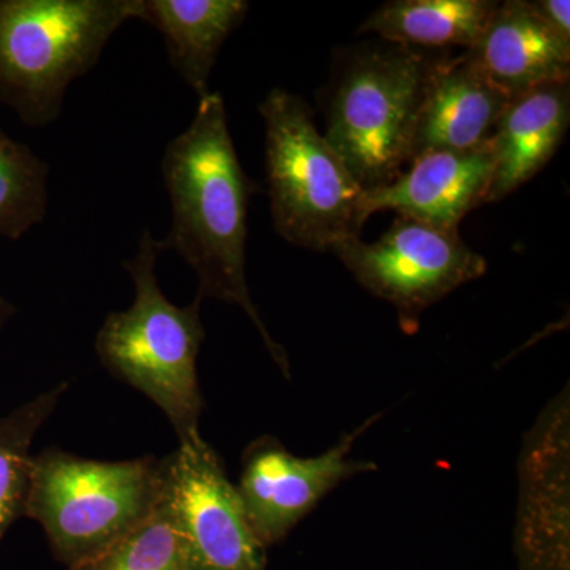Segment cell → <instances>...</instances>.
I'll return each mask as SVG.
<instances>
[{
	"label": "cell",
	"mask_w": 570,
	"mask_h": 570,
	"mask_svg": "<svg viewBox=\"0 0 570 570\" xmlns=\"http://www.w3.org/2000/svg\"><path fill=\"white\" fill-rule=\"evenodd\" d=\"M165 187L171 227L160 250L178 254L198 279L197 296L242 307L285 377V348L266 328L246 279L247 208L254 184L247 178L228 129L223 94L198 99L193 122L165 148Z\"/></svg>",
	"instance_id": "obj_1"
},
{
	"label": "cell",
	"mask_w": 570,
	"mask_h": 570,
	"mask_svg": "<svg viewBox=\"0 0 570 570\" xmlns=\"http://www.w3.org/2000/svg\"><path fill=\"white\" fill-rule=\"evenodd\" d=\"M159 239L145 228L137 254L124 261L135 285L132 306L108 314L96 337V352L105 370L151 400L178 434L179 444L202 436L198 430L204 396L198 382V354L205 341L195 296L176 306L157 279Z\"/></svg>",
	"instance_id": "obj_2"
},
{
	"label": "cell",
	"mask_w": 570,
	"mask_h": 570,
	"mask_svg": "<svg viewBox=\"0 0 570 570\" xmlns=\"http://www.w3.org/2000/svg\"><path fill=\"white\" fill-rule=\"evenodd\" d=\"M168 479L170 455L99 461L48 448L32 455L24 517L43 528L56 560L70 569L151 519Z\"/></svg>",
	"instance_id": "obj_3"
},
{
	"label": "cell",
	"mask_w": 570,
	"mask_h": 570,
	"mask_svg": "<svg viewBox=\"0 0 570 570\" xmlns=\"http://www.w3.org/2000/svg\"><path fill=\"white\" fill-rule=\"evenodd\" d=\"M137 13L138 0H0V104L29 127L58 121L71 82Z\"/></svg>",
	"instance_id": "obj_4"
},
{
	"label": "cell",
	"mask_w": 570,
	"mask_h": 570,
	"mask_svg": "<svg viewBox=\"0 0 570 570\" xmlns=\"http://www.w3.org/2000/svg\"><path fill=\"white\" fill-rule=\"evenodd\" d=\"M448 55L382 41L337 73L324 135L363 189L387 186L409 165L428 86Z\"/></svg>",
	"instance_id": "obj_5"
},
{
	"label": "cell",
	"mask_w": 570,
	"mask_h": 570,
	"mask_svg": "<svg viewBox=\"0 0 570 570\" xmlns=\"http://www.w3.org/2000/svg\"><path fill=\"white\" fill-rule=\"evenodd\" d=\"M258 112L265 121L266 181L277 235L317 253L358 236L365 189L318 132L305 100L275 88Z\"/></svg>",
	"instance_id": "obj_6"
},
{
	"label": "cell",
	"mask_w": 570,
	"mask_h": 570,
	"mask_svg": "<svg viewBox=\"0 0 570 570\" xmlns=\"http://www.w3.org/2000/svg\"><path fill=\"white\" fill-rule=\"evenodd\" d=\"M356 283L395 307L404 333L414 335L423 313L461 285L487 273V258L460 238V232L441 230L396 217L376 243L351 236L333 247Z\"/></svg>",
	"instance_id": "obj_7"
},
{
	"label": "cell",
	"mask_w": 570,
	"mask_h": 570,
	"mask_svg": "<svg viewBox=\"0 0 570 570\" xmlns=\"http://www.w3.org/2000/svg\"><path fill=\"white\" fill-rule=\"evenodd\" d=\"M168 499L184 570H268L266 549L250 528L238 491L204 438L171 453Z\"/></svg>",
	"instance_id": "obj_8"
},
{
	"label": "cell",
	"mask_w": 570,
	"mask_h": 570,
	"mask_svg": "<svg viewBox=\"0 0 570 570\" xmlns=\"http://www.w3.org/2000/svg\"><path fill=\"white\" fill-rule=\"evenodd\" d=\"M377 419L367 420L332 449L309 459L294 455L273 436L247 445L236 491L265 549L281 542L330 491L355 475L376 471L373 461L352 459L351 452L356 439Z\"/></svg>",
	"instance_id": "obj_9"
},
{
	"label": "cell",
	"mask_w": 570,
	"mask_h": 570,
	"mask_svg": "<svg viewBox=\"0 0 570 570\" xmlns=\"http://www.w3.org/2000/svg\"><path fill=\"white\" fill-rule=\"evenodd\" d=\"M515 551L520 570H570L569 390L550 401L519 461Z\"/></svg>",
	"instance_id": "obj_10"
},
{
	"label": "cell",
	"mask_w": 570,
	"mask_h": 570,
	"mask_svg": "<svg viewBox=\"0 0 570 570\" xmlns=\"http://www.w3.org/2000/svg\"><path fill=\"white\" fill-rule=\"evenodd\" d=\"M494 156L491 142L469 151L423 154L387 186L365 190L360 216L365 224L374 213L395 212L415 223L459 232L472 209L485 205Z\"/></svg>",
	"instance_id": "obj_11"
},
{
	"label": "cell",
	"mask_w": 570,
	"mask_h": 570,
	"mask_svg": "<svg viewBox=\"0 0 570 570\" xmlns=\"http://www.w3.org/2000/svg\"><path fill=\"white\" fill-rule=\"evenodd\" d=\"M510 100L469 51L445 56L420 108L409 164L428 153L469 151L485 145Z\"/></svg>",
	"instance_id": "obj_12"
},
{
	"label": "cell",
	"mask_w": 570,
	"mask_h": 570,
	"mask_svg": "<svg viewBox=\"0 0 570 570\" xmlns=\"http://www.w3.org/2000/svg\"><path fill=\"white\" fill-rule=\"evenodd\" d=\"M469 55L509 99L570 80V43L539 20L530 0L499 3Z\"/></svg>",
	"instance_id": "obj_13"
},
{
	"label": "cell",
	"mask_w": 570,
	"mask_h": 570,
	"mask_svg": "<svg viewBox=\"0 0 570 570\" xmlns=\"http://www.w3.org/2000/svg\"><path fill=\"white\" fill-rule=\"evenodd\" d=\"M570 122V80L549 82L510 100L491 134L494 168L487 204L531 181L560 148Z\"/></svg>",
	"instance_id": "obj_14"
},
{
	"label": "cell",
	"mask_w": 570,
	"mask_h": 570,
	"mask_svg": "<svg viewBox=\"0 0 570 570\" xmlns=\"http://www.w3.org/2000/svg\"><path fill=\"white\" fill-rule=\"evenodd\" d=\"M246 0H138L137 20L163 33L168 61L198 99L228 37L245 21Z\"/></svg>",
	"instance_id": "obj_15"
},
{
	"label": "cell",
	"mask_w": 570,
	"mask_h": 570,
	"mask_svg": "<svg viewBox=\"0 0 570 570\" xmlns=\"http://www.w3.org/2000/svg\"><path fill=\"white\" fill-rule=\"evenodd\" d=\"M491 0H393L374 11L360 32L425 51H471L493 17Z\"/></svg>",
	"instance_id": "obj_16"
},
{
	"label": "cell",
	"mask_w": 570,
	"mask_h": 570,
	"mask_svg": "<svg viewBox=\"0 0 570 570\" xmlns=\"http://www.w3.org/2000/svg\"><path fill=\"white\" fill-rule=\"evenodd\" d=\"M67 390L69 384L61 382L0 417V542L11 524L24 515L33 439L55 414Z\"/></svg>",
	"instance_id": "obj_17"
},
{
	"label": "cell",
	"mask_w": 570,
	"mask_h": 570,
	"mask_svg": "<svg viewBox=\"0 0 570 570\" xmlns=\"http://www.w3.org/2000/svg\"><path fill=\"white\" fill-rule=\"evenodd\" d=\"M50 165L0 127V238L18 242L48 214Z\"/></svg>",
	"instance_id": "obj_18"
},
{
	"label": "cell",
	"mask_w": 570,
	"mask_h": 570,
	"mask_svg": "<svg viewBox=\"0 0 570 570\" xmlns=\"http://www.w3.org/2000/svg\"><path fill=\"white\" fill-rule=\"evenodd\" d=\"M69 570H184L183 546L170 499L99 557Z\"/></svg>",
	"instance_id": "obj_19"
},
{
	"label": "cell",
	"mask_w": 570,
	"mask_h": 570,
	"mask_svg": "<svg viewBox=\"0 0 570 570\" xmlns=\"http://www.w3.org/2000/svg\"><path fill=\"white\" fill-rule=\"evenodd\" d=\"M532 11L540 21L557 33L561 40L570 43V3L568 0H532Z\"/></svg>",
	"instance_id": "obj_20"
},
{
	"label": "cell",
	"mask_w": 570,
	"mask_h": 570,
	"mask_svg": "<svg viewBox=\"0 0 570 570\" xmlns=\"http://www.w3.org/2000/svg\"><path fill=\"white\" fill-rule=\"evenodd\" d=\"M17 306L0 292V330L9 324L10 318L17 314Z\"/></svg>",
	"instance_id": "obj_21"
}]
</instances>
